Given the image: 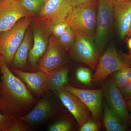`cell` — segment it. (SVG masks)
Returning a JSON list of instances; mask_svg holds the SVG:
<instances>
[{"mask_svg": "<svg viewBox=\"0 0 131 131\" xmlns=\"http://www.w3.org/2000/svg\"><path fill=\"white\" fill-rule=\"evenodd\" d=\"M103 95L110 108L130 129L131 115L129 114L126 102L123 98L120 89L109 78L104 84Z\"/></svg>", "mask_w": 131, "mask_h": 131, "instance_id": "obj_6", "label": "cell"}, {"mask_svg": "<svg viewBox=\"0 0 131 131\" xmlns=\"http://www.w3.org/2000/svg\"><path fill=\"white\" fill-rule=\"evenodd\" d=\"M73 7L68 0H49L38 14L41 19L52 24L65 22Z\"/></svg>", "mask_w": 131, "mask_h": 131, "instance_id": "obj_10", "label": "cell"}, {"mask_svg": "<svg viewBox=\"0 0 131 131\" xmlns=\"http://www.w3.org/2000/svg\"><path fill=\"white\" fill-rule=\"evenodd\" d=\"M127 36H130V37H131V25L130 26V29H129V32H128V33Z\"/></svg>", "mask_w": 131, "mask_h": 131, "instance_id": "obj_34", "label": "cell"}, {"mask_svg": "<svg viewBox=\"0 0 131 131\" xmlns=\"http://www.w3.org/2000/svg\"><path fill=\"white\" fill-rule=\"evenodd\" d=\"M119 54L122 62L126 65L131 66V53L127 54L120 52Z\"/></svg>", "mask_w": 131, "mask_h": 131, "instance_id": "obj_30", "label": "cell"}, {"mask_svg": "<svg viewBox=\"0 0 131 131\" xmlns=\"http://www.w3.org/2000/svg\"><path fill=\"white\" fill-rule=\"evenodd\" d=\"M129 66L124 63L115 46L111 45L101 56L96 71L91 78V82H102L115 71Z\"/></svg>", "mask_w": 131, "mask_h": 131, "instance_id": "obj_5", "label": "cell"}, {"mask_svg": "<svg viewBox=\"0 0 131 131\" xmlns=\"http://www.w3.org/2000/svg\"><path fill=\"white\" fill-rule=\"evenodd\" d=\"M75 75L77 79L80 82L88 86L91 85L92 76L89 69L83 67L78 68Z\"/></svg>", "mask_w": 131, "mask_h": 131, "instance_id": "obj_23", "label": "cell"}, {"mask_svg": "<svg viewBox=\"0 0 131 131\" xmlns=\"http://www.w3.org/2000/svg\"><path fill=\"white\" fill-rule=\"evenodd\" d=\"M75 43L72 47V55L78 62L88 66L94 70L100 59L94 43L89 38L81 35H75Z\"/></svg>", "mask_w": 131, "mask_h": 131, "instance_id": "obj_8", "label": "cell"}, {"mask_svg": "<svg viewBox=\"0 0 131 131\" xmlns=\"http://www.w3.org/2000/svg\"><path fill=\"white\" fill-rule=\"evenodd\" d=\"M130 67H131V66H130Z\"/></svg>", "mask_w": 131, "mask_h": 131, "instance_id": "obj_38", "label": "cell"}, {"mask_svg": "<svg viewBox=\"0 0 131 131\" xmlns=\"http://www.w3.org/2000/svg\"><path fill=\"white\" fill-rule=\"evenodd\" d=\"M12 71L26 84L28 89L36 96H40L45 93L47 74L40 71L30 73L14 68H13Z\"/></svg>", "mask_w": 131, "mask_h": 131, "instance_id": "obj_15", "label": "cell"}, {"mask_svg": "<svg viewBox=\"0 0 131 131\" xmlns=\"http://www.w3.org/2000/svg\"><path fill=\"white\" fill-rule=\"evenodd\" d=\"M103 122L108 131H126L130 130L104 102L103 105Z\"/></svg>", "mask_w": 131, "mask_h": 131, "instance_id": "obj_18", "label": "cell"}, {"mask_svg": "<svg viewBox=\"0 0 131 131\" xmlns=\"http://www.w3.org/2000/svg\"><path fill=\"white\" fill-rule=\"evenodd\" d=\"M98 0H93L73 7L66 22L75 35L94 40L96 28Z\"/></svg>", "mask_w": 131, "mask_h": 131, "instance_id": "obj_2", "label": "cell"}, {"mask_svg": "<svg viewBox=\"0 0 131 131\" xmlns=\"http://www.w3.org/2000/svg\"><path fill=\"white\" fill-rule=\"evenodd\" d=\"M130 115H131V114H130Z\"/></svg>", "mask_w": 131, "mask_h": 131, "instance_id": "obj_39", "label": "cell"}, {"mask_svg": "<svg viewBox=\"0 0 131 131\" xmlns=\"http://www.w3.org/2000/svg\"><path fill=\"white\" fill-rule=\"evenodd\" d=\"M15 117L2 112L0 110V131H7L10 123Z\"/></svg>", "mask_w": 131, "mask_h": 131, "instance_id": "obj_27", "label": "cell"}, {"mask_svg": "<svg viewBox=\"0 0 131 131\" xmlns=\"http://www.w3.org/2000/svg\"><path fill=\"white\" fill-rule=\"evenodd\" d=\"M19 1H20V0H19Z\"/></svg>", "mask_w": 131, "mask_h": 131, "instance_id": "obj_40", "label": "cell"}, {"mask_svg": "<svg viewBox=\"0 0 131 131\" xmlns=\"http://www.w3.org/2000/svg\"><path fill=\"white\" fill-rule=\"evenodd\" d=\"M100 126L97 121L90 119L80 127V131H98Z\"/></svg>", "mask_w": 131, "mask_h": 131, "instance_id": "obj_28", "label": "cell"}, {"mask_svg": "<svg viewBox=\"0 0 131 131\" xmlns=\"http://www.w3.org/2000/svg\"><path fill=\"white\" fill-rule=\"evenodd\" d=\"M33 36V45L29 51L28 58L32 67L35 68L40 58L47 51L49 43L46 34L40 27L34 28Z\"/></svg>", "mask_w": 131, "mask_h": 131, "instance_id": "obj_16", "label": "cell"}, {"mask_svg": "<svg viewBox=\"0 0 131 131\" xmlns=\"http://www.w3.org/2000/svg\"><path fill=\"white\" fill-rule=\"evenodd\" d=\"M31 22V18L27 16L7 30L0 32V57L9 67Z\"/></svg>", "mask_w": 131, "mask_h": 131, "instance_id": "obj_3", "label": "cell"}, {"mask_svg": "<svg viewBox=\"0 0 131 131\" xmlns=\"http://www.w3.org/2000/svg\"><path fill=\"white\" fill-rule=\"evenodd\" d=\"M69 71V68L68 66H62L47 74L45 92L49 90H56L67 85Z\"/></svg>", "mask_w": 131, "mask_h": 131, "instance_id": "obj_17", "label": "cell"}, {"mask_svg": "<svg viewBox=\"0 0 131 131\" xmlns=\"http://www.w3.org/2000/svg\"><path fill=\"white\" fill-rule=\"evenodd\" d=\"M63 104L74 117L80 127L90 119V112L77 96L65 90H56Z\"/></svg>", "mask_w": 131, "mask_h": 131, "instance_id": "obj_12", "label": "cell"}, {"mask_svg": "<svg viewBox=\"0 0 131 131\" xmlns=\"http://www.w3.org/2000/svg\"><path fill=\"white\" fill-rule=\"evenodd\" d=\"M55 110L54 102L50 97L46 96L41 98L27 113L17 117L31 125H34L47 121L53 116Z\"/></svg>", "mask_w": 131, "mask_h": 131, "instance_id": "obj_11", "label": "cell"}, {"mask_svg": "<svg viewBox=\"0 0 131 131\" xmlns=\"http://www.w3.org/2000/svg\"><path fill=\"white\" fill-rule=\"evenodd\" d=\"M76 36L74 32L69 26L58 39L61 47L66 49L72 48L74 44Z\"/></svg>", "mask_w": 131, "mask_h": 131, "instance_id": "obj_22", "label": "cell"}, {"mask_svg": "<svg viewBox=\"0 0 131 131\" xmlns=\"http://www.w3.org/2000/svg\"><path fill=\"white\" fill-rule=\"evenodd\" d=\"M74 95L88 108L93 119L98 121L102 115L103 97V89L78 88L67 84L62 88Z\"/></svg>", "mask_w": 131, "mask_h": 131, "instance_id": "obj_7", "label": "cell"}, {"mask_svg": "<svg viewBox=\"0 0 131 131\" xmlns=\"http://www.w3.org/2000/svg\"><path fill=\"white\" fill-rule=\"evenodd\" d=\"M1 70H0V80H1ZM1 89H0V97H1Z\"/></svg>", "mask_w": 131, "mask_h": 131, "instance_id": "obj_35", "label": "cell"}, {"mask_svg": "<svg viewBox=\"0 0 131 131\" xmlns=\"http://www.w3.org/2000/svg\"><path fill=\"white\" fill-rule=\"evenodd\" d=\"M31 34L28 30L25 34L21 44L17 49L13 59V68L18 69L25 66L31 46Z\"/></svg>", "mask_w": 131, "mask_h": 131, "instance_id": "obj_19", "label": "cell"}, {"mask_svg": "<svg viewBox=\"0 0 131 131\" xmlns=\"http://www.w3.org/2000/svg\"><path fill=\"white\" fill-rule=\"evenodd\" d=\"M127 45H128V47L130 50L131 51V37L130 39L128 40L127 42Z\"/></svg>", "mask_w": 131, "mask_h": 131, "instance_id": "obj_33", "label": "cell"}, {"mask_svg": "<svg viewBox=\"0 0 131 131\" xmlns=\"http://www.w3.org/2000/svg\"><path fill=\"white\" fill-rule=\"evenodd\" d=\"M127 107L128 111H131V100H130L126 101Z\"/></svg>", "mask_w": 131, "mask_h": 131, "instance_id": "obj_32", "label": "cell"}, {"mask_svg": "<svg viewBox=\"0 0 131 131\" xmlns=\"http://www.w3.org/2000/svg\"><path fill=\"white\" fill-rule=\"evenodd\" d=\"M44 56L39 67V71L45 74L63 66L65 62L64 54L58 40L51 37Z\"/></svg>", "mask_w": 131, "mask_h": 131, "instance_id": "obj_13", "label": "cell"}, {"mask_svg": "<svg viewBox=\"0 0 131 131\" xmlns=\"http://www.w3.org/2000/svg\"><path fill=\"white\" fill-rule=\"evenodd\" d=\"M0 110L16 117L27 113L35 100L25 84L9 69L0 57Z\"/></svg>", "mask_w": 131, "mask_h": 131, "instance_id": "obj_1", "label": "cell"}, {"mask_svg": "<svg viewBox=\"0 0 131 131\" xmlns=\"http://www.w3.org/2000/svg\"><path fill=\"white\" fill-rule=\"evenodd\" d=\"M92 1L93 0H68L73 7L77 5H81Z\"/></svg>", "mask_w": 131, "mask_h": 131, "instance_id": "obj_31", "label": "cell"}, {"mask_svg": "<svg viewBox=\"0 0 131 131\" xmlns=\"http://www.w3.org/2000/svg\"><path fill=\"white\" fill-rule=\"evenodd\" d=\"M72 128V124L67 121H62L49 127L50 131H70Z\"/></svg>", "mask_w": 131, "mask_h": 131, "instance_id": "obj_26", "label": "cell"}, {"mask_svg": "<svg viewBox=\"0 0 131 131\" xmlns=\"http://www.w3.org/2000/svg\"><path fill=\"white\" fill-rule=\"evenodd\" d=\"M117 1H122V0H117Z\"/></svg>", "mask_w": 131, "mask_h": 131, "instance_id": "obj_37", "label": "cell"}, {"mask_svg": "<svg viewBox=\"0 0 131 131\" xmlns=\"http://www.w3.org/2000/svg\"><path fill=\"white\" fill-rule=\"evenodd\" d=\"M42 1H43L45 2H47V1H49V0H42Z\"/></svg>", "mask_w": 131, "mask_h": 131, "instance_id": "obj_36", "label": "cell"}, {"mask_svg": "<svg viewBox=\"0 0 131 131\" xmlns=\"http://www.w3.org/2000/svg\"><path fill=\"white\" fill-rule=\"evenodd\" d=\"M68 24L66 21L59 22L56 24H52L50 26V31L54 35L57 39H58L68 28Z\"/></svg>", "mask_w": 131, "mask_h": 131, "instance_id": "obj_24", "label": "cell"}, {"mask_svg": "<svg viewBox=\"0 0 131 131\" xmlns=\"http://www.w3.org/2000/svg\"><path fill=\"white\" fill-rule=\"evenodd\" d=\"M120 89L131 81V68L128 66L121 69L112 74L111 78Z\"/></svg>", "mask_w": 131, "mask_h": 131, "instance_id": "obj_20", "label": "cell"}, {"mask_svg": "<svg viewBox=\"0 0 131 131\" xmlns=\"http://www.w3.org/2000/svg\"><path fill=\"white\" fill-rule=\"evenodd\" d=\"M24 121L17 117H15L10 123L7 131H26L28 127Z\"/></svg>", "mask_w": 131, "mask_h": 131, "instance_id": "obj_25", "label": "cell"}, {"mask_svg": "<svg viewBox=\"0 0 131 131\" xmlns=\"http://www.w3.org/2000/svg\"><path fill=\"white\" fill-rule=\"evenodd\" d=\"M19 0H0V32L7 30L21 19L30 16Z\"/></svg>", "mask_w": 131, "mask_h": 131, "instance_id": "obj_9", "label": "cell"}, {"mask_svg": "<svg viewBox=\"0 0 131 131\" xmlns=\"http://www.w3.org/2000/svg\"><path fill=\"white\" fill-rule=\"evenodd\" d=\"M113 16L120 38L124 39L131 25V0H114Z\"/></svg>", "mask_w": 131, "mask_h": 131, "instance_id": "obj_14", "label": "cell"}, {"mask_svg": "<svg viewBox=\"0 0 131 131\" xmlns=\"http://www.w3.org/2000/svg\"><path fill=\"white\" fill-rule=\"evenodd\" d=\"M123 98L126 101L131 100V81L126 86L120 89Z\"/></svg>", "mask_w": 131, "mask_h": 131, "instance_id": "obj_29", "label": "cell"}, {"mask_svg": "<svg viewBox=\"0 0 131 131\" xmlns=\"http://www.w3.org/2000/svg\"><path fill=\"white\" fill-rule=\"evenodd\" d=\"M21 6L32 15L38 14L46 2L42 0H20Z\"/></svg>", "mask_w": 131, "mask_h": 131, "instance_id": "obj_21", "label": "cell"}, {"mask_svg": "<svg viewBox=\"0 0 131 131\" xmlns=\"http://www.w3.org/2000/svg\"><path fill=\"white\" fill-rule=\"evenodd\" d=\"M114 1L98 0L97 24L94 43L101 56L106 46L112 25Z\"/></svg>", "mask_w": 131, "mask_h": 131, "instance_id": "obj_4", "label": "cell"}]
</instances>
